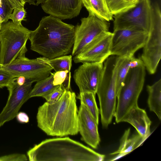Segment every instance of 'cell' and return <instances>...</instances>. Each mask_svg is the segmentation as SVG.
Wrapping results in <instances>:
<instances>
[{
	"label": "cell",
	"mask_w": 161,
	"mask_h": 161,
	"mask_svg": "<svg viewBox=\"0 0 161 161\" xmlns=\"http://www.w3.org/2000/svg\"><path fill=\"white\" fill-rule=\"evenodd\" d=\"M75 28L53 16L43 17L37 27L31 31V49L49 59L66 55L72 51Z\"/></svg>",
	"instance_id": "cell-1"
},
{
	"label": "cell",
	"mask_w": 161,
	"mask_h": 161,
	"mask_svg": "<svg viewBox=\"0 0 161 161\" xmlns=\"http://www.w3.org/2000/svg\"><path fill=\"white\" fill-rule=\"evenodd\" d=\"M76 96L71 90H65L55 102H46L38 108V127L47 135L63 137L78 131Z\"/></svg>",
	"instance_id": "cell-2"
},
{
	"label": "cell",
	"mask_w": 161,
	"mask_h": 161,
	"mask_svg": "<svg viewBox=\"0 0 161 161\" xmlns=\"http://www.w3.org/2000/svg\"><path fill=\"white\" fill-rule=\"evenodd\" d=\"M27 155L30 161H102L105 157L68 137L46 139Z\"/></svg>",
	"instance_id": "cell-3"
},
{
	"label": "cell",
	"mask_w": 161,
	"mask_h": 161,
	"mask_svg": "<svg viewBox=\"0 0 161 161\" xmlns=\"http://www.w3.org/2000/svg\"><path fill=\"white\" fill-rule=\"evenodd\" d=\"M116 58L114 56L108 57L104 61L103 77L96 92L99 102L102 124L105 128L111 123L116 108Z\"/></svg>",
	"instance_id": "cell-4"
},
{
	"label": "cell",
	"mask_w": 161,
	"mask_h": 161,
	"mask_svg": "<svg viewBox=\"0 0 161 161\" xmlns=\"http://www.w3.org/2000/svg\"><path fill=\"white\" fill-rule=\"evenodd\" d=\"M31 31L12 21L3 23L0 30V64H9L19 57L25 56L26 44Z\"/></svg>",
	"instance_id": "cell-5"
},
{
	"label": "cell",
	"mask_w": 161,
	"mask_h": 161,
	"mask_svg": "<svg viewBox=\"0 0 161 161\" xmlns=\"http://www.w3.org/2000/svg\"><path fill=\"white\" fill-rule=\"evenodd\" d=\"M145 75L144 64L130 68L117 96V104L114 115L117 123L121 122L129 111L138 105V99L143 89Z\"/></svg>",
	"instance_id": "cell-6"
},
{
	"label": "cell",
	"mask_w": 161,
	"mask_h": 161,
	"mask_svg": "<svg viewBox=\"0 0 161 161\" xmlns=\"http://www.w3.org/2000/svg\"><path fill=\"white\" fill-rule=\"evenodd\" d=\"M113 17L114 31L136 27L148 33L153 22L152 4L150 0H139L133 7Z\"/></svg>",
	"instance_id": "cell-7"
},
{
	"label": "cell",
	"mask_w": 161,
	"mask_h": 161,
	"mask_svg": "<svg viewBox=\"0 0 161 161\" xmlns=\"http://www.w3.org/2000/svg\"><path fill=\"white\" fill-rule=\"evenodd\" d=\"M153 19L152 27L148 33L143 47L141 58L150 74L156 72L161 57V13L158 4H152Z\"/></svg>",
	"instance_id": "cell-8"
},
{
	"label": "cell",
	"mask_w": 161,
	"mask_h": 161,
	"mask_svg": "<svg viewBox=\"0 0 161 161\" xmlns=\"http://www.w3.org/2000/svg\"><path fill=\"white\" fill-rule=\"evenodd\" d=\"M111 55L131 58L144 47L148 33L140 28L132 27L114 31Z\"/></svg>",
	"instance_id": "cell-9"
},
{
	"label": "cell",
	"mask_w": 161,
	"mask_h": 161,
	"mask_svg": "<svg viewBox=\"0 0 161 161\" xmlns=\"http://www.w3.org/2000/svg\"><path fill=\"white\" fill-rule=\"evenodd\" d=\"M80 21V24L75 28L74 42L71 52L73 56L81 53L101 34L109 31L110 27L109 22L91 14L87 17L82 18Z\"/></svg>",
	"instance_id": "cell-10"
},
{
	"label": "cell",
	"mask_w": 161,
	"mask_h": 161,
	"mask_svg": "<svg viewBox=\"0 0 161 161\" xmlns=\"http://www.w3.org/2000/svg\"><path fill=\"white\" fill-rule=\"evenodd\" d=\"M0 69L8 72L14 77H23L33 82L48 77L53 68L36 59H30L25 56L18 58L5 65L0 64Z\"/></svg>",
	"instance_id": "cell-11"
},
{
	"label": "cell",
	"mask_w": 161,
	"mask_h": 161,
	"mask_svg": "<svg viewBox=\"0 0 161 161\" xmlns=\"http://www.w3.org/2000/svg\"><path fill=\"white\" fill-rule=\"evenodd\" d=\"M33 82L26 79L23 84L14 78L7 87L9 94L6 105L0 113V127L16 117L23 104L28 99Z\"/></svg>",
	"instance_id": "cell-12"
},
{
	"label": "cell",
	"mask_w": 161,
	"mask_h": 161,
	"mask_svg": "<svg viewBox=\"0 0 161 161\" xmlns=\"http://www.w3.org/2000/svg\"><path fill=\"white\" fill-rule=\"evenodd\" d=\"M113 33H103L85 49L73 58L76 63L84 62L103 63L110 55Z\"/></svg>",
	"instance_id": "cell-13"
},
{
	"label": "cell",
	"mask_w": 161,
	"mask_h": 161,
	"mask_svg": "<svg viewBox=\"0 0 161 161\" xmlns=\"http://www.w3.org/2000/svg\"><path fill=\"white\" fill-rule=\"evenodd\" d=\"M82 63L74 72L75 81L80 92H91L96 94L103 74V63Z\"/></svg>",
	"instance_id": "cell-14"
},
{
	"label": "cell",
	"mask_w": 161,
	"mask_h": 161,
	"mask_svg": "<svg viewBox=\"0 0 161 161\" xmlns=\"http://www.w3.org/2000/svg\"><path fill=\"white\" fill-rule=\"evenodd\" d=\"M78 131L81 139L92 148H97L100 141L98 124L86 107L80 102L78 112Z\"/></svg>",
	"instance_id": "cell-15"
},
{
	"label": "cell",
	"mask_w": 161,
	"mask_h": 161,
	"mask_svg": "<svg viewBox=\"0 0 161 161\" xmlns=\"http://www.w3.org/2000/svg\"><path fill=\"white\" fill-rule=\"evenodd\" d=\"M82 5V0H44L41 7L46 13L62 20L78 16Z\"/></svg>",
	"instance_id": "cell-16"
},
{
	"label": "cell",
	"mask_w": 161,
	"mask_h": 161,
	"mask_svg": "<svg viewBox=\"0 0 161 161\" xmlns=\"http://www.w3.org/2000/svg\"><path fill=\"white\" fill-rule=\"evenodd\" d=\"M121 122L130 124L136 129L138 134L145 140L151 134L150 126L151 121L145 110L140 108L138 105L132 108Z\"/></svg>",
	"instance_id": "cell-17"
},
{
	"label": "cell",
	"mask_w": 161,
	"mask_h": 161,
	"mask_svg": "<svg viewBox=\"0 0 161 161\" xmlns=\"http://www.w3.org/2000/svg\"><path fill=\"white\" fill-rule=\"evenodd\" d=\"M130 132V128L125 131L121 138L119 149L111 154L112 155H118L116 157L111 160V161L119 158L130 153L140 146L146 140L138 134L129 138Z\"/></svg>",
	"instance_id": "cell-18"
},
{
	"label": "cell",
	"mask_w": 161,
	"mask_h": 161,
	"mask_svg": "<svg viewBox=\"0 0 161 161\" xmlns=\"http://www.w3.org/2000/svg\"><path fill=\"white\" fill-rule=\"evenodd\" d=\"M82 2L89 14L108 22L113 20L114 15L109 10L105 0H82Z\"/></svg>",
	"instance_id": "cell-19"
},
{
	"label": "cell",
	"mask_w": 161,
	"mask_h": 161,
	"mask_svg": "<svg viewBox=\"0 0 161 161\" xmlns=\"http://www.w3.org/2000/svg\"><path fill=\"white\" fill-rule=\"evenodd\" d=\"M148 97L147 103L150 110L161 120V79L151 85L147 86Z\"/></svg>",
	"instance_id": "cell-20"
},
{
	"label": "cell",
	"mask_w": 161,
	"mask_h": 161,
	"mask_svg": "<svg viewBox=\"0 0 161 161\" xmlns=\"http://www.w3.org/2000/svg\"><path fill=\"white\" fill-rule=\"evenodd\" d=\"M53 73L47 77L37 82L32 89L29 99L35 97H43L48 95L60 86H54L53 83Z\"/></svg>",
	"instance_id": "cell-21"
},
{
	"label": "cell",
	"mask_w": 161,
	"mask_h": 161,
	"mask_svg": "<svg viewBox=\"0 0 161 161\" xmlns=\"http://www.w3.org/2000/svg\"><path fill=\"white\" fill-rule=\"evenodd\" d=\"M116 56L117 71L115 85L117 96L123 85L125 78L130 68V62L131 58Z\"/></svg>",
	"instance_id": "cell-22"
},
{
	"label": "cell",
	"mask_w": 161,
	"mask_h": 161,
	"mask_svg": "<svg viewBox=\"0 0 161 161\" xmlns=\"http://www.w3.org/2000/svg\"><path fill=\"white\" fill-rule=\"evenodd\" d=\"M72 55H64L53 59L44 57L38 58V60L50 65L55 71H70L72 66Z\"/></svg>",
	"instance_id": "cell-23"
},
{
	"label": "cell",
	"mask_w": 161,
	"mask_h": 161,
	"mask_svg": "<svg viewBox=\"0 0 161 161\" xmlns=\"http://www.w3.org/2000/svg\"><path fill=\"white\" fill-rule=\"evenodd\" d=\"M95 95L96 94L91 92H80L77 98L85 105L98 124L99 110L96 103Z\"/></svg>",
	"instance_id": "cell-24"
},
{
	"label": "cell",
	"mask_w": 161,
	"mask_h": 161,
	"mask_svg": "<svg viewBox=\"0 0 161 161\" xmlns=\"http://www.w3.org/2000/svg\"><path fill=\"white\" fill-rule=\"evenodd\" d=\"M108 7L114 15L127 11L133 7L129 0H105Z\"/></svg>",
	"instance_id": "cell-25"
},
{
	"label": "cell",
	"mask_w": 161,
	"mask_h": 161,
	"mask_svg": "<svg viewBox=\"0 0 161 161\" xmlns=\"http://www.w3.org/2000/svg\"><path fill=\"white\" fill-rule=\"evenodd\" d=\"M70 71L62 70L53 73V83L54 86H61L65 90H71Z\"/></svg>",
	"instance_id": "cell-26"
},
{
	"label": "cell",
	"mask_w": 161,
	"mask_h": 161,
	"mask_svg": "<svg viewBox=\"0 0 161 161\" xmlns=\"http://www.w3.org/2000/svg\"><path fill=\"white\" fill-rule=\"evenodd\" d=\"M13 6L7 0H0V16L3 23L9 20V17L12 13Z\"/></svg>",
	"instance_id": "cell-27"
},
{
	"label": "cell",
	"mask_w": 161,
	"mask_h": 161,
	"mask_svg": "<svg viewBox=\"0 0 161 161\" xmlns=\"http://www.w3.org/2000/svg\"><path fill=\"white\" fill-rule=\"evenodd\" d=\"M26 13V12L24 8H14L12 13L9 15L8 19H11L14 24L21 25V21L25 20Z\"/></svg>",
	"instance_id": "cell-28"
},
{
	"label": "cell",
	"mask_w": 161,
	"mask_h": 161,
	"mask_svg": "<svg viewBox=\"0 0 161 161\" xmlns=\"http://www.w3.org/2000/svg\"><path fill=\"white\" fill-rule=\"evenodd\" d=\"M65 90L61 86L57 88L50 93L43 97L46 102L52 103L58 100L62 95Z\"/></svg>",
	"instance_id": "cell-29"
},
{
	"label": "cell",
	"mask_w": 161,
	"mask_h": 161,
	"mask_svg": "<svg viewBox=\"0 0 161 161\" xmlns=\"http://www.w3.org/2000/svg\"><path fill=\"white\" fill-rule=\"evenodd\" d=\"M14 78L8 72L0 69V88L7 87Z\"/></svg>",
	"instance_id": "cell-30"
},
{
	"label": "cell",
	"mask_w": 161,
	"mask_h": 161,
	"mask_svg": "<svg viewBox=\"0 0 161 161\" xmlns=\"http://www.w3.org/2000/svg\"><path fill=\"white\" fill-rule=\"evenodd\" d=\"M28 160L25 155L14 153L0 157V161H25Z\"/></svg>",
	"instance_id": "cell-31"
},
{
	"label": "cell",
	"mask_w": 161,
	"mask_h": 161,
	"mask_svg": "<svg viewBox=\"0 0 161 161\" xmlns=\"http://www.w3.org/2000/svg\"><path fill=\"white\" fill-rule=\"evenodd\" d=\"M17 121L21 123H26L29 121V117L28 115L23 112H20L16 117Z\"/></svg>",
	"instance_id": "cell-32"
},
{
	"label": "cell",
	"mask_w": 161,
	"mask_h": 161,
	"mask_svg": "<svg viewBox=\"0 0 161 161\" xmlns=\"http://www.w3.org/2000/svg\"><path fill=\"white\" fill-rule=\"evenodd\" d=\"M14 8H24L26 3L25 0H7Z\"/></svg>",
	"instance_id": "cell-33"
},
{
	"label": "cell",
	"mask_w": 161,
	"mask_h": 161,
	"mask_svg": "<svg viewBox=\"0 0 161 161\" xmlns=\"http://www.w3.org/2000/svg\"><path fill=\"white\" fill-rule=\"evenodd\" d=\"M26 3H28L30 5L37 6L42 4L44 0H25Z\"/></svg>",
	"instance_id": "cell-34"
},
{
	"label": "cell",
	"mask_w": 161,
	"mask_h": 161,
	"mask_svg": "<svg viewBox=\"0 0 161 161\" xmlns=\"http://www.w3.org/2000/svg\"><path fill=\"white\" fill-rule=\"evenodd\" d=\"M139 0H129V2L134 6H135Z\"/></svg>",
	"instance_id": "cell-35"
},
{
	"label": "cell",
	"mask_w": 161,
	"mask_h": 161,
	"mask_svg": "<svg viewBox=\"0 0 161 161\" xmlns=\"http://www.w3.org/2000/svg\"><path fill=\"white\" fill-rule=\"evenodd\" d=\"M3 23V21L1 17L0 16V30L1 28V26Z\"/></svg>",
	"instance_id": "cell-36"
},
{
	"label": "cell",
	"mask_w": 161,
	"mask_h": 161,
	"mask_svg": "<svg viewBox=\"0 0 161 161\" xmlns=\"http://www.w3.org/2000/svg\"><path fill=\"white\" fill-rule=\"evenodd\" d=\"M0 51H1V41L0 39Z\"/></svg>",
	"instance_id": "cell-37"
}]
</instances>
